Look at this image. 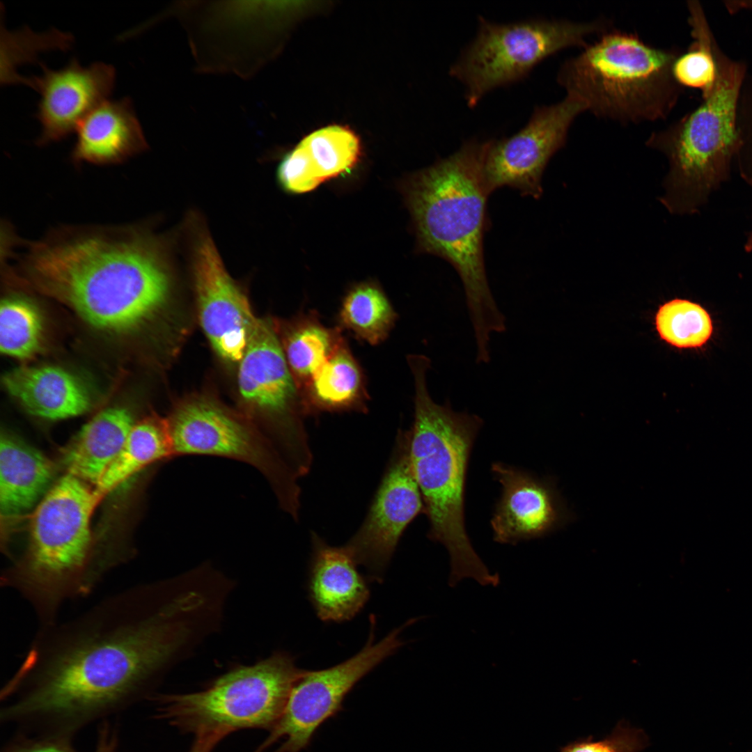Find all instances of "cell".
Here are the masks:
<instances>
[{
	"instance_id": "cell-10",
	"label": "cell",
	"mask_w": 752,
	"mask_h": 752,
	"mask_svg": "<svg viewBox=\"0 0 752 752\" xmlns=\"http://www.w3.org/2000/svg\"><path fill=\"white\" fill-rule=\"evenodd\" d=\"M167 419L173 457L212 455L246 463L268 481L280 507L298 519L299 478L265 434L218 404L202 399L179 405Z\"/></svg>"
},
{
	"instance_id": "cell-14",
	"label": "cell",
	"mask_w": 752,
	"mask_h": 752,
	"mask_svg": "<svg viewBox=\"0 0 752 752\" xmlns=\"http://www.w3.org/2000/svg\"><path fill=\"white\" fill-rule=\"evenodd\" d=\"M193 273L205 334L221 357L239 362L258 319L207 235L201 237L196 244Z\"/></svg>"
},
{
	"instance_id": "cell-32",
	"label": "cell",
	"mask_w": 752,
	"mask_h": 752,
	"mask_svg": "<svg viewBox=\"0 0 752 752\" xmlns=\"http://www.w3.org/2000/svg\"><path fill=\"white\" fill-rule=\"evenodd\" d=\"M642 746L640 733L622 728L604 741L573 744L564 748L562 752H638Z\"/></svg>"
},
{
	"instance_id": "cell-3",
	"label": "cell",
	"mask_w": 752,
	"mask_h": 752,
	"mask_svg": "<svg viewBox=\"0 0 752 752\" xmlns=\"http://www.w3.org/2000/svg\"><path fill=\"white\" fill-rule=\"evenodd\" d=\"M487 141L464 142L451 155L413 173L404 183L419 250L444 258L458 274L476 349H490L506 318L489 288L484 260L486 203L490 194L483 161Z\"/></svg>"
},
{
	"instance_id": "cell-31",
	"label": "cell",
	"mask_w": 752,
	"mask_h": 752,
	"mask_svg": "<svg viewBox=\"0 0 752 752\" xmlns=\"http://www.w3.org/2000/svg\"><path fill=\"white\" fill-rule=\"evenodd\" d=\"M278 178L283 189L292 194L311 191L323 182L306 150L300 143L280 163Z\"/></svg>"
},
{
	"instance_id": "cell-15",
	"label": "cell",
	"mask_w": 752,
	"mask_h": 752,
	"mask_svg": "<svg viewBox=\"0 0 752 752\" xmlns=\"http://www.w3.org/2000/svg\"><path fill=\"white\" fill-rule=\"evenodd\" d=\"M40 64L42 75L30 77V86L40 94L35 116L42 132L36 144L42 146L76 132L84 118L111 94L116 72L102 62L83 67L76 58L58 70Z\"/></svg>"
},
{
	"instance_id": "cell-26",
	"label": "cell",
	"mask_w": 752,
	"mask_h": 752,
	"mask_svg": "<svg viewBox=\"0 0 752 752\" xmlns=\"http://www.w3.org/2000/svg\"><path fill=\"white\" fill-rule=\"evenodd\" d=\"M687 6L693 42L684 53L677 57L672 72L681 87L698 89L703 96L711 91L716 77L713 52L715 38L700 3L689 1Z\"/></svg>"
},
{
	"instance_id": "cell-18",
	"label": "cell",
	"mask_w": 752,
	"mask_h": 752,
	"mask_svg": "<svg viewBox=\"0 0 752 752\" xmlns=\"http://www.w3.org/2000/svg\"><path fill=\"white\" fill-rule=\"evenodd\" d=\"M76 133L70 158L77 165L122 163L148 147L129 97L102 102L84 118Z\"/></svg>"
},
{
	"instance_id": "cell-6",
	"label": "cell",
	"mask_w": 752,
	"mask_h": 752,
	"mask_svg": "<svg viewBox=\"0 0 752 752\" xmlns=\"http://www.w3.org/2000/svg\"><path fill=\"white\" fill-rule=\"evenodd\" d=\"M716 77L703 101L666 128L652 132L646 146L667 157L669 171L659 200L674 214L698 212L730 175L739 148L737 109L746 66L728 56L716 39Z\"/></svg>"
},
{
	"instance_id": "cell-19",
	"label": "cell",
	"mask_w": 752,
	"mask_h": 752,
	"mask_svg": "<svg viewBox=\"0 0 752 752\" xmlns=\"http://www.w3.org/2000/svg\"><path fill=\"white\" fill-rule=\"evenodd\" d=\"M6 389L29 413L49 420L75 417L91 405L83 384L56 366L21 367L3 379Z\"/></svg>"
},
{
	"instance_id": "cell-11",
	"label": "cell",
	"mask_w": 752,
	"mask_h": 752,
	"mask_svg": "<svg viewBox=\"0 0 752 752\" xmlns=\"http://www.w3.org/2000/svg\"><path fill=\"white\" fill-rule=\"evenodd\" d=\"M370 620L368 641L355 655L328 668L305 671L292 689L279 719L255 752H265L277 743L274 752L306 749L320 726L342 710L355 684L405 643L400 634L414 623L410 619L375 643V618Z\"/></svg>"
},
{
	"instance_id": "cell-16",
	"label": "cell",
	"mask_w": 752,
	"mask_h": 752,
	"mask_svg": "<svg viewBox=\"0 0 752 752\" xmlns=\"http://www.w3.org/2000/svg\"><path fill=\"white\" fill-rule=\"evenodd\" d=\"M492 471L501 485L491 519L496 542L516 545L541 538L573 520L551 479L499 462L492 464Z\"/></svg>"
},
{
	"instance_id": "cell-20",
	"label": "cell",
	"mask_w": 752,
	"mask_h": 752,
	"mask_svg": "<svg viewBox=\"0 0 752 752\" xmlns=\"http://www.w3.org/2000/svg\"><path fill=\"white\" fill-rule=\"evenodd\" d=\"M134 423L131 413L122 407L108 408L97 414L64 451L68 473L96 486L120 453Z\"/></svg>"
},
{
	"instance_id": "cell-17",
	"label": "cell",
	"mask_w": 752,
	"mask_h": 752,
	"mask_svg": "<svg viewBox=\"0 0 752 752\" xmlns=\"http://www.w3.org/2000/svg\"><path fill=\"white\" fill-rule=\"evenodd\" d=\"M311 543L308 593L317 616L324 622L351 620L370 597L366 580L345 546L329 545L314 532Z\"/></svg>"
},
{
	"instance_id": "cell-27",
	"label": "cell",
	"mask_w": 752,
	"mask_h": 752,
	"mask_svg": "<svg viewBox=\"0 0 752 752\" xmlns=\"http://www.w3.org/2000/svg\"><path fill=\"white\" fill-rule=\"evenodd\" d=\"M42 337V318L33 304L19 297L2 300L0 348L3 354L22 360L32 358L40 350Z\"/></svg>"
},
{
	"instance_id": "cell-35",
	"label": "cell",
	"mask_w": 752,
	"mask_h": 752,
	"mask_svg": "<svg viewBox=\"0 0 752 752\" xmlns=\"http://www.w3.org/2000/svg\"><path fill=\"white\" fill-rule=\"evenodd\" d=\"M117 742L116 732L109 724L104 723L99 730L95 752H116Z\"/></svg>"
},
{
	"instance_id": "cell-37",
	"label": "cell",
	"mask_w": 752,
	"mask_h": 752,
	"mask_svg": "<svg viewBox=\"0 0 752 752\" xmlns=\"http://www.w3.org/2000/svg\"><path fill=\"white\" fill-rule=\"evenodd\" d=\"M745 250L748 252L752 251V230L749 233L745 244Z\"/></svg>"
},
{
	"instance_id": "cell-4",
	"label": "cell",
	"mask_w": 752,
	"mask_h": 752,
	"mask_svg": "<svg viewBox=\"0 0 752 752\" xmlns=\"http://www.w3.org/2000/svg\"><path fill=\"white\" fill-rule=\"evenodd\" d=\"M407 360L414 386V421L407 430L409 458L429 521L428 537L448 552L450 586L465 578L496 586L499 576L489 572L473 548L464 522L467 470L483 419L455 411L449 400L439 404L432 399L427 384L430 358L412 354Z\"/></svg>"
},
{
	"instance_id": "cell-25",
	"label": "cell",
	"mask_w": 752,
	"mask_h": 752,
	"mask_svg": "<svg viewBox=\"0 0 752 752\" xmlns=\"http://www.w3.org/2000/svg\"><path fill=\"white\" fill-rule=\"evenodd\" d=\"M397 318L384 291L373 283H362L345 295L338 315L340 325L358 339L378 345L389 336Z\"/></svg>"
},
{
	"instance_id": "cell-23",
	"label": "cell",
	"mask_w": 752,
	"mask_h": 752,
	"mask_svg": "<svg viewBox=\"0 0 752 752\" xmlns=\"http://www.w3.org/2000/svg\"><path fill=\"white\" fill-rule=\"evenodd\" d=\"M172 457L173 445L167 418L150 415L135 422L120 453L95 489L103 497L146 468Z\"/></svg>"
},
{
	"instance_id": "cell-22",
	"label": "cell",
	"mask_w": 752,
	"mask_h": 752,
	"mask_svg": "<svg viewBox=\"0 0 752 752\" xmlns=\"http://www.w3.org/2000/svg\"><path fill=\"white\" fill-rule=\"evenodd\" d=\"M306 414L367 412L362 369L343 338L301 392Z\"/></svg>"
},
{
	"instance_id": "cell-7",
	"label": "cell",
	"mask_w": 752,
	"mask_h": 752,
	"mask_svg": "<svg viewBox=\"0 0 752 752\" xmlns=\"http://www.w3.org/2000/svg\"><path fill=\"white\" fill-rule=\"evenodd\" d=\"M680 53L611 29L565 60L556 79L597 117L622 123L664 120L682 89L672 72Z\"/></svg>"
},
{
	"instance_id": "cell-1",
	"label": "cell",
	"mask_w": 752,
	"mask_h": 752,
	"mask_svg": "<svg viewBox=\"0 0 752 752\" xmlns=\"http://www.w3.org/2000/svg\"><path fill=\"white\" fill-rule=\"evenodd\" d=\"M225 610L215 582L193 567L40 625L1 691L12 699L1 719L68 737L146 694L221 629Z\"/></svg>"
},
{
	"instance_id": "cell-2",
	"label": "cell",
	"mask_w": 752,
	"mask_h": 752,
	"mask_svg": "<svg viewBox=\"0 0 752 752\" xmlns=\"http://www.w3.org/2000/svg\"><path fill=\"white\" fill-rule=\"evenodd\" d=\"M26 245V278L100 331L134 333L166 301L162 248L137 227L65 226Z\"/></svg>"
},
{
	"instance_id": "cell-8",
	"label": "cell",
	"mask_w": 752,
	"mask_h": 752,
	"mask_svg": "<svg viewBox=\"0 0 752 752\" xmlns=\"http://www.w3.org/2000/svg\"><path fill=\"white\" fill-rule=\"evenodd\" d=\"M305 671L290 654L276 651L253 664L233 668L201 691L158 696V715L195 736L270 730Z\"/></svg>"
},
{
	"instance_id": "cell-29",
	"label": "cell",
	"mask_w": 752,
	"mask_h": 752,
	"mask_svg": "<svg viewBox=\"0 0 752 752\" xmlns=\"http://www.w3.org/2000/svg\"><path fill=\"white\" fill-rule=\"evenodd\" d=\"M655 327L662 340L680 349L701 347L713 333L712 320L706 309L682 299H673L659 307Z\"/></svg>"
},
{
	"instance_id": "cell-24",
	"label": "cell",
	"mask_w": 752,
	"mask_h": 752,
	"mask_svg": "<svg viewBox=\"0 0 752 752\" xmlns=\"http://www.w3.org/2000/svg\"><path fill=\"white\" fill-rule=\"evenodd\" d=\"M343 339L340 328L325 327L311 313L286 327L281 342L300 395Z\"/></svg>"
},
{
	"instance_id": "cell-9",
	"label": "cell",
	"mask_w": 752,
	"mask_h": 752,
	"mask_svg": "<svg viewBox=\"0 0 752 752\" xmlns=\"http://www.w3.org/2000/svg\"><path fill=\"white\" fill-rule=\"evenodd\" d=\"M607 20L532 19L498 23L479 17L476 35L452 64L449 74L464 88L469 107L490 91L526 77L540 62L566 48L588 45L611 30Z\"/></svg>"
},
{
	"instance_id": "cell-5",
	"label": "cell",
	"mask_w": 752,
	"mask_h": 752,
	"mask_svg": "<svg viewBox=\"0 0 752 752\" xmlns=\"http://www.w3.org/2000/svg\"><path fill=\"white\" fill-rule=\"evenodd\" d=\"M90 484L67 473L39 502L24 554L1 574V585L53 623L63 604L88 595L106 573L95 560L90 521L102 499Z\"/></svg>"
},
{
	"instance_id": "cell-21",
	"label": "cell",
	"mask_w": 752,
	"mask_h": 752,
	"mask_svg": "<svg viewBox=\"0 0 752 752\" xmlns=\"http://www.w3.org/2000/svg\"><path fill=\"white\" fill-rule=\"evenodd\" d=\"M53 476L50 460L8 433L0 440V507L11 517L31 510L47 494Z\"/></svg>"
},
{
	"instance_id": "cell-30",
	"label": "cell",
	"mask_w": 752,
	"mask_h": 752,
	"mask_svg": "<svg viewBox=\"0 0 752 752\" xmlns=\"http://www.w3.org/2000/svg\"><path fill=\"white\" fill-rule=\"evenodd\" d=\"M13 33L22 45L23 50L17 49L16 54L5 56L4 65L2 67L4 69L2 75L3 74L4 76L1 77V83L5 84L15 83L13 68L17 65L33 61L38 52L45 51V49L55 48L68 49L72 43V37L70 34L55 29L42 35L35 34L29 29Z\"/></svg>"
},
{
	"instance_id": "cell-36",
	"label": "cell",
	"mask_w": 752,
	"mask_h": 752,
	"mask_svg": "<svg viewBox=\"0 0 752 752\" xmlns=\"http://www.w3.org/2000/svg\"><path fill=\"white\" fill-rule=\"evenodd\" d=\"M224 737L219 734H202L196 736L189 752H211Z\"/></svg>"
},
{
	"instance_id": "cell-28",
	"label": "cell",
	"mask_w": 752,
	"mask_h": 752,
	"mask_svg": "<svg viewBox=\"0 0 752 752\" xmlns=\"http://www.w3.org/2000/svg\"><path fill=\"white\" fill-rule=\"evenodd\" d=\"M306 150L322 182L350 173L358 164L361 148L349 129L329 126L318 130L299 143Z\"/></svg>"
},
{
	"instance_id": "cell-33",
	"label": "cell",
	"mask_w": 752,
	"mask_h": 752,
	"mask_svg": "<svg viewBox=\"0 0 752 752\" xmlns=\"http://www.w3.org/2000/svg\"><path fill=\"white\" fill-rule=\"evenodd\" d=\"M737 129L740 141L739 155L752 166V77L747 76L739 100Z\"/></svg>"
},
{
	"instance_id": "cell-34",
	"label": "cell",
	"mask_w": 752,
	"mask_h": 752,
	"mask_svg": "<svg viewBox=\"0 0 752 752\" xmlns=\"http://www.w3.org/2000/svg\"><path fill=\"white\" fill-rule=\"evenodd\" d=\"M4 752H77L68 737L45 735L40 738H21L6 747Z\"/></svg>"
},
{
	"instance_id": "cell-13",
	"label": "cell",
	"mask_w": 752,
	"mask_h": 752,
	"mask_svg": "<svg viewBox=\"0 0 752 752\" xmlns=\"http://www.w3.org/2000/svg\"><path fill=\"white\" fill-rule=\"evenodd\" d=\"M421 512L424 503L411 469L407 431H400L368 512L345 546L358 565L379 580L404 531Z\"/></svg>"
},
{
	"instance_id": "cell-12",
	"label": "cell",
	"mask_w": 752,
	"mask_h": 752,
	"mask_svg": "<svg viewBox=\"0 0 752 752\" xmlns=\"http://www.w3.org/2000/svg\"><path fill=\"white\" fill-rule=\"evenodd\" d=\"M584 111L587 109L581 100L565 95L555 104L536 106L526 124L517 133L488 140L483 173L489 192L508 186L523 196L539 198L545 167L563 147L572 124Z\"/></svg>"
}]
</instances>
